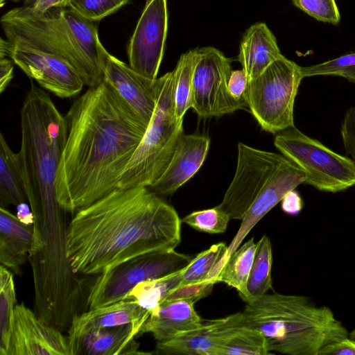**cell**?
<instances>
[{
  "label": "cell",
  "instance_id": "1",
  "mask_svg": "<svg viewBox=\"0 0 355 355\" xmlns=\"http://www.w3.org/2000/svg\"><path fill=\"white\" fill-rule=\"evenodd\" d=\"M64 118L55 195L62 210L76 213L119 187L148 125L105 81L77 98Z\"/></svg>",
  "mask_w": 355,
  "mask_h": 355
},
{
  "label": "cell",
  "instance_id": "2",
  "mask_svg": "<svg viewBox=\"0 0 355 355\" xmlns=\"http://www.w3.org/2000/svg\"><path fill=\"white\" fill-rule=\"evenodd\" d=\"M181 223L148 187L117 188L76 212L66 234V259L73 273L99 275L141 255L175 250Z\"/></svg>",
  "mask_w": 355,
  "mask_h": 355
},
{
  "label": "cell",
  "instance_id": "3",
  "mask_svg": "<svg viewBox=\"0 0 355 355\" xmlns=\"http://www.w3.org/2000/svg\"><path fill=\"white\" fill-rule=\"evenodd\" d=\"M242 315L245 325L263 335L270 354L319 355L349 336L329 306L303 295L266 293L246 302Z\"/></svg>",
  "mask_w": 355,
  "mask_h": 355
},
{
  "label": "cell",
  "instance_id": "4",
  "mask_svg": "<svg viewBox=\"0 0 355 355\" xmlns=\"http://www.w3.org/2000/svg\"><path fill=\"white\" fill-rule=\"evenodd\" d=\"M17 153L28 200L35 216L57 215L55 179L67 123L48 93L31 84L20 110Z\"/></svg>",
  "mask_w": 355,
  "mask_h": 355
},
{
  "label": "cell",
  "instance_id": "5",
  "mask_svg": "<svg viewBox=\"0 0 355 355\" xmlns=\"http://www.w3.org/2000/svg\"><path fill=\"white\" fill-rule=\"evenodd\" d=\"M161 77L155 112L118 188L153 185L166 171L183 135V120L175 116L173 70Z\"/></svg>",
  "mask_w": 355,
  "mask_h": 355
},
{
  "label": "cell",
  "instance_id": "6",
  "mask_svg": "<svg viewBox=\"0 0 355 355\" xmlns=\"http://www.w3.org/2000/svg\"><path fill=\"white\" fill-rule=\"evenodd\" d=\"M52 8L42 14L23 6L8 11L1 24L10 46H22L52 53L67 60L88 87L98 86L90 69L76 49L60 13Z\"/></svg>",
  "mask_w": 355,
  "mask_h": 355
},
{
  "label": "cell",
  "instance_id": "7",
  "mask_svg": "<svg viewBox=\"0 0 355 355\" xmlns=\"http://www.w3.org/2000/svg\"><path fill=\"white\" fill-rule=\"evenodd\" d=\"M300 66L285 56L248 80L243 97L261 128L276 134L293 127L295 98L303 79Z\"/></svg>",
  "mask_w": 355,
  "mask_h": 355
},
{
  "label": "cell",
  "instance_id": "8",
  "mask_svg": "<svg viewBox=\"0 0 355 355\" xmlns=\"http://www.w3.org/2000/svg\"><path fill=\"white\" fill-rule=\"evenodd\" d=\"M275 147L306 176L305 184L322 192L338 193L355 185V162L295 126L277 133Z\"/></svg>",
  "mask_w": 355,
  "mask_h": 355
},
{
  "label": "cell",
  "instance_id": "9",
  "mask_svg": "<svg viewBox=\"0 0 355 355\" xmlns=\"http://www.w3.org/2000/svg\"><path fill=\"white\" fill-rule=\"evenodd\" d=\"M193 257L175 250L153 252L135 257L99 274L89 293V309L123 300L141 282L179 272Z\"/></svg>",
  "mask_w": 355,
  "mask_h": 355
},
{
  "label": "cell",
  "instance_id": "10",
  "mask_svg": "<svg viewBox=\"0 0 355 355\" xmlns=\"http://www.w3.org/2000/svg\"><path fill=\"white\" fill-rule=\"evenodd\" d=\"M231 63V59L214 47L197 49L191 108L199 117H218L247 106L244 98L237 100L229 92Z\"/></svg>",
  "mask_w": 355,
  "mask_h": 355
},
{
  "label": "cell",
  "instance_id": "11",
  "mask_svg": "<svg viewBox=\"0 0 355 355\" xmlns=\"http://www.w3.org/2000/svg\"><path fill=\"white\" fill-rule=\"evenodd\" d=\"M286 157L282 154L238 144L236 172L222 202L217 205L230 219L242 220Z\"/></svg>",
  "mask_w": 355,
  "mask_h": 355
},
{
  "label": "cell",
  "instance_id": "12",
  "mask_svg": "<svg viewBox=\"0 0 355 355\" xmlns=\"http://www.w3.org/2000/svg\"><path fill=\"white\" fill-rule=\"evenodd\" d=\"M167 0H146L128 46L129 66L150 79L157 78L167 36Z\"/></svg>",
  "mask_w": 355,
  "mask_h": 355
},
{
  "label": "cell",
  "instance_id": "13",
  "mask_svg": "<svg viewBox=\"0 0 355 355\" xmlns=\"http://www.w3.org/2000/svg\"><path fill=\"white\" fill-rule=\"evenodd\" d=\"M8 57L41 87L60 98L79 94L85 83L77 70L64 58L52 53L10 46L2 37Z\"/></svg>",
  "mask_w": 355,
  "mask_h": 355
},
{
  "label": "cell",
  "instance_id": "14",
  "mask_svg": "<svg viewBox=\"0 0 355 355\" xmlns=\"http://www.w3.org/2000/svg\"><path fill=\"white\" fill-rule=\"evenodd\" d=\"M7 355H71L68 338L23 303L14 308Z\"/></svg>",
  "mask_w": 355,
  "mask_h": 355
},
{
  "label": "cell",
  "instance_id": "15",
  "mask_svg": "<svg viewBox=\"0 0 355 355\" xmlns=\"http://www.w3.org/2000/svg\"><path fill=\"white\" fill-rule=\"evenodd\" d=\"M306 176L296 164L288 158L270 178L241 220L240 227L227 247L225 255L216 266L212 277L216 279L220 268L230 256L239 247L250 230L275 206L281 202L289 191L305 183Z\"/></svg>",
  "mask_w": 355,
  "mask_h": 355
},
{
  "label": "cell",
  "instance_id": "16",
  "mask_svg": "<svg viewBox=\"0 0 355 355\" xmlns=\"http://www.w3.org/2000/svg\"><path fill=\"white\" fill-rule=\"evenodd\" d=\"M104 81L110 85L148 125L155 110L162 77L150 79L135 71L129 64L109 55Z\"/></svg>",
  "mask_w": 355,
  "mask_h": 355
},
{
  "label": "cell",
  "instance_id": "17",
  "mask_svg": "<svg viewBox=\"0 0 355 355\" xmlns=\"http://www.w3.org/2000/svg\"><path fill=\"white\" fill-rule=\"evenodd\" d=\"M244 325L242 312L208 320L199 329L157 342L156 351L162 354L219 355L228 338Z\"/></svg>",
  "mask_w": 355,
  "mask_h": 355
},
{
  "label": "cell",
  "instance_id": "18",
  "mask_svg": "<svg viewBox=\"0 0 355 355\" xmlns=\"http://www.w3.org/2000/svg\"><path fill=\"white\" fill-rule=\"evenodd\" d=\"M210 139L201 135H182L162 175L150 187L158 196H169L188 182L202 165Z\"/></svg>",
  "mask_w": 355,
  "mask_h": 355
},
{
  "label": "cell",
  "instance_id": "19",
  "mask_svg": "<svg viewBox=\"0 0 355 355\" xmlns=\"http://www.w3.org/2000/svg\"><path fill=\"white\" fill-rule=\"evenodd\" d=\"M44 245L38 232L22 223L6 208L0 207V261L17 274L27 255L40 250Z\"/></svg>",
  "mask_w": 355,
  "mask_h": 355
},
{
  "label": "cell",
  "instance_id": "20",
  "mask_svg": "<svg viewBox=\"0 0 355 355\" xmlns=\"http://www.w3.org/2000/svg\"><path fill=\"white\" fill-rule=\"evenodd\" d=\"M148 317L149 314L130 299L91 309L73 318L68 341L94 330L125 324H133L140 332Z\"/></svg>",
  "mask_w": 355,
  "mask_h": 355
},
{
  "label": "cell",
  "instance_id": "21",
  "mask_svg": "<svg viewBox=\"0 0 355 355\" xmlns=\"http://www.w3.org/2000/svg\"><path fill=\"white\" fill-rule=\"evenodd\" d=\"M60 16L82 58L90 69L97 85L104 81V67L110 53L102 45L95 21L89 20L74 10L60 8Z\"/></svg>",
  "mask_w": 355,
  "mask_h": 355
},
{
  "label": "cell",
  "instance_id": "22",
  "mask_svg": "<svg viewBox=\"0 0 355 355\" xmlns=\"http://www.w3.org/2000/svg\"><path fill=\"white\" fill-rule=\"evenodd\" d=\"M193 304L183 300L162 304L145 321L140 334L150 333L157 342H164L200 328L204 322Z\"/></svg>",
  "mask_w": 355,
  "mask_h": 355
},
{
  "label": "cell",
  "instance_id": "23",
  "mask_svg": "<svg viewBox=\"0 0 355 355\" xmlns=\"http://www.w3.org/2000/svg\"><path fill=\"white\" fill-rule=\"evenodd\" d=\"M140 334L133 324L94 330L68 341L71 355H118L141 354L135 337Z\"/></svg>",
  "mask_w": 355,
  "mask_h": 355
},
{
  "label": "cell",
  "instance_id": "24",
  "mask_svg": "<svg viewBox=\"0 0 355 355\" xmlns=\"http://www.w3.org/2000/svg\"><path fill=\"white\" fill-rule=\"evenodd\" d=\"M282 56L276 37L266 24L256 23L245 31L240 43L238 60L248 80L258 77Z\"/></svg>",
  "mask_w": 355,
  "mask_h": 355
},
{
  "label": "cell",
  "instance_id": "25",
  "mask_svg": "<svg viewBox=\"0 0 355 355\" xmlns=\"http://www.w3.org/2000/svg\"><path fill=\"white\" fill-rule=\"evenodd\" d=\"M28 199L18 153L8 146L0 135V205H18Z\"/></svg>",
  "mask_w": 355,
  "mask_h": 355
},
{
  "label": "cell",
  "instance_id": "26",
  "mask_svg": "<svg viewBox=\"0 0 355 355\" xmlns=\"http://www.w3.org/2000/svg\"><path fill=\"white\" fill-rule=\"evenodd\" d=\"M256 247L253 238L239 247L225 261L216 278V282H223L236 289L245 302L248 299L247 284Z\"/></svg>",
  "mask_w": 355,
  "mask_h": 355
},
{
  "label": "cell",
  "instance_id": "27",
  "mask_svg": "<svg viewBox=\"0 0 355 355\" xmlns=\"http://www.w3.org/2000/svg\"><path fill=\"white\" fill-rule=\"evenodd\" d=\"M182 270L141 282L131 289L123 299L134 300L150 315L164 302L168 293L180 285Z\"/></svg>",
  "mask_w": 355,
  "mask_h": 355
},
{
  "label": "cell",
  "instance_id": "28",
  "mask_svg": "<svg viewBox=\"0 0 355 355\" xmlns=\"http://www.w3.org/2000/svg\"><path fill=\"white\" fill-rule=\"evenodd\" d=\"M272 247L269 238L263 235L257 243L252 268L247 284L248 299L259 297L272 289Z\"/></svg>",
  "mask_w": 355,
  "mask_h": 355
},
{
  "label": "cell",
  "instance_id": "29",
  "mask_svg": "<svg viewBox=\"0 0 355 355\" xmlns=\"http://www.w3.org/2000/svg\"><path fill=\"white\" fill-rule=\"evenodd\" d=\"M197 60V49L182 54L173 69L175 78V111L178 120H183L191 108L193 74Z\"/></svg>",
  "mask_w": 355,
  "mask_h": 355
},
{
  "label": "cell",
  "instance_id": "30",
  "mask_svg": "<svg viewBox=\"0 0 355 355\" xmlns=\"http://www.w3.org/2000/svg\"><path fill=\"white\" fill-rule=\"evenodd\" d=\"M227 247L225 243H218L195 256L181 271L180 285L212 279L213 272L225 255Z\"/></svg>",
  "mask_w": 355,
  "mask_h": 355
},
{
  "label": "cell",
  "instance_id": "31",
  "mask_svg": "<svg viewBox=\"0 0 355 355\" xmlns=\"http://www.w3.org/2000/svg\"><path fill=\"white\" fill-rule=\"evenodd\" d=\"M12 274L3 265L0 267V355H7L10 325L17 304Z\"/></svg>",
  "mask_w": 355,
  "mask_h": 355
},
{
  "label": "cell",
  "instance_id": "32",
  "mask_svg": "<svg viewBox=\"0 0 355 355\" xmlns=\"http://www.w3.org/2000/svg\"><path fill=\"white\" fill-rule=\"evenodd\" d=\"M270 354L263 335L244 325L232 334L221 348L219 355H266Z\"/></svg>",
  "mask_w": 355,
  "mask_h": 355
},
{
  "label": "cell",
  "instance_id": "33",
  "mask_svg": "<svg viewBox=\"0 0 355 355\" xmlns=\"http://www.w3.org/2000/svg\"><path fill=\"white\" fill-rule=\"evenodd\" d=\"M302 78L315 76H337L355 83V52L320 64L300 67Z\"/></svg>",
  "mask_w": 355,
  "mask_h": 355
},
{
  "label": "cell",
  "instance_id": "34",
  "mask_svg": "<svg viewBox=\"0 0 355 355\" xmlns=\"http://www.w3.org/2000/svg\"><path fill=\"white\" fill-rule=\"evenodd\" d=\"M230 220V216L216 206L191 212L184 217L182 221L198 231L221 234L226 231Z\"/></svg>",
  "mask_w": 355,
  "mask_h": 355
},
{
  "label": "cell",
  "instance_id": "35",
  "mask_svg": "<svg viewBox=\"0 0 355 355\" xmlns=\"http://www.w3.org/2000/svg\"><path fill=\"white\" fill-rule=\"evenodd\" d=\"M130 0H70L69 8L82 17L97 22L111 15Z\"/></svg>",
  "mask_w": 355,
  "mask_h": 355
},
{
  "label": "cell",
  "instance_id": "36",
  "mask_svg": "<svg viewBox=\"0 0 355 355\" xmlns=\"http://www.w3.org/2000/svg\"><path fill=\"white\" fill-rule=\"evenodd\" d=\"M295 6L319 21L338 24L340 15L335 0H291Z\"/></svg>",
  "mask_w": 355,
  "mask_h": 355
},
{
  "label": "cell",
  "instance_id": "37",
  "mask_svg": "<svg viewBox=\"0 0 355 355\" xmlns=\"http://www.w3.org/2000/svg\"><path fill=\"white\" fill-rule=\"evenodd\" d=\"M216 283L217 282L214 279H209L203 282L180 285L168 293L162 304L176 300L195 303L209 295Z\"/></svg>",
  "mask_w": 355,
  "mask_h": 355
},
{
  "label": "cell",
  "instance_id": "38",
  "mask_svg": "<svg viewBox=\"0 0 355 355\" xmlns=\"http://www.w3.org/2000/svg\"><path fill=\"white\" fill-rule=\"evenodd\" d=\"M340 135L347 155L355 162V105L345 112L340 125Z\"/></svg>",
  "mask_w": 355,
  "mask_h": 355
},
{
  "label": "cell",
  "instance_id": "39",
  "mask_svg": "<svg viewBox=\"0 0 355 355\" xmlns=\"http://www.w3.org/2000/svg\"><path fill=\"white\" fill-rule=\"evenodd\" d=\"M13 61L8 57L6 49L0 43V92L8 87L13 77Z\"/></svg>",
  "mask_w": 355,
  "mask_h": 355
},
{
  "label": "cell",
  "instance_id": "40",
  "mask_svg": "<svg viewBox=\"0 0 355 355\" xmlns=\"http://www.w3.org/2000/svg\"><path fill=\"white\" fill-rule=\"evenodd\" d=\"M319 355H355V340L347 336L325 346Z\"/></svg>",
  "mask_w": 355,
  "mask_h": 355
},
{
  "label": "cell",
  "instance_id": "41",
  "mask_svg": "<svg viewBox=\"0 0 355 355\" xmlns=\"http://www.w3.org/2000/svg\"><path fill=\"white\" fill-rule=\"evenodd\" d=\"M248 78L245 71L242 69L232 70L229 82L228 89L231 95L237 100L243 99L245 90Z\"/></svg>",
  "mask_w": 355,
  "mask_h": 355
},
{
  "label": "cell",
  "instance_id": "42",
  "mask_svg": "<svg viewBox=\"0 0 355 355\" xmlns=\"http://www.w3.org/2000/svg\"><path fill=\"white\" fill-rule=\"evenodd\" d=\"M303 200L295 189L287 192L281 200V207L284 212L290 215H297L302 209Z\"/></svg>",
  "mask_w": 355,
  "mask_h": 355
},
{
  "label": "cell",
  "instance_id": "43",
  "mask_svg": "<svg viewBox=\"0 0 355 355\" xmlns=\"http://www.w3.org/2000/svg\"><path fill=\"white\" fill-rule=\"evenodd\" d=\"M70 0H35L30 9L35 13L42 14L52 8H66Z\"/></svg>",
  "mask_w": 355,
  "mask_h": 355
},
{
  "label": "cell",
  "instance_id": "44",
  "mask_svg": "<svg viewBox=\"0 0 355 355\" xmlns=\"http://www.w3.org/2000/svg\"><path fill=\"white\" fill-rule=\"evenodd\" d=\"M17 218L24 225H31L35 222V215L30 207L25 202L17 205Z\"/></svg>",
  "mask_w": 355,
  "mask_h": 355
},
{
  "label": "cell",
  "instance_id": "45",
  "mask_svg": "<svg viewBox=\"0 0 355 355\" xmlns=\"http://www.w3.org/2000/svg\"><path fill=\"white\" fill-rule=\"evenodd\" d=\"M13 2H19L21 0H10ZM35 0H24V4L26 6H31Z\"/></svg>",
  "mask_w": 355,
  "mask_h": 355
},
{
  "label": "cell",
  "instance_id": "46",
  "mask_svg": "<svg viewBox=\"0 0 355 355\" xmlns=\"http://www.w3.org/2000/svg\"><path fill=\"white\" fill-rule=\"evenodd\" d=\"M348 336L350 338H352V339L355 340V328L351 332H349V336Z\"/></svg>",
  "mask_w": 355,
  "mask_h": 355
},
{
  "label": "cell",
  "instance_id": "47",
  "mask_svg": "<svg viewBox=\"0 0 355 355\" xmlns=\"http://www.w3.org/2000/svg\"><path fill=\"white\" fill-rule=\"evenodd\" d=\"M6 0H0V6L2 7L6 3Z\"/></svg>",
  "mask_w": 355,
  "mask_h": 355
}]
</instances>
